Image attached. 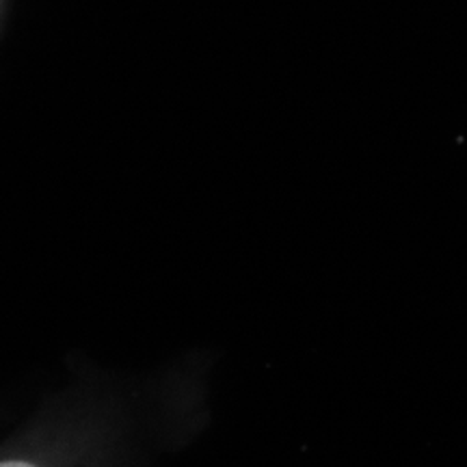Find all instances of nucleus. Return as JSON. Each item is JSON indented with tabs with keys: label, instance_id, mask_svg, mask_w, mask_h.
I'll return each mask as SVG.
<instances>
[{
	"label": "nucleus",
	"instance_id": "obj_1",
	"mask_svg": "<svg viewBox=\"0 0 467 467\" xmlns=\"http://www.w3.org/2000/svg\"><path fill=\"white\" fill-rule=\"evenodd\" d=\"M0 467H37L28 461H0Z\"/></svg>",
	"mask_w": 467,
	"mask_h": 467
}]
</instances>
